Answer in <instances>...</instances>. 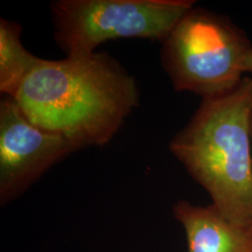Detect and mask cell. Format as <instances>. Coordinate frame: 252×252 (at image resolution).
<instances>
[{
	"label": "cell",
	"instance_id": "6da1fadb",
	"mask_svg": "<svg viewBox=\"0 0 252 252\" xmlns=\"http://www.w3.org/2000/svg\"><path fill=\"white\" fill-rule=\"evenodd\" d=\"M13 99L36 126L76 150L108 144L138 106L135 81L108 54L41 59Z\"/></svg>",
	"mask_w": 252,
	"mask_h": 252
},
{
	"label": "cell",
	"instance_id": "7a4b0ae2",
	"mask_svg": "<svg viewBox=\"0 0 252 252\" xmlns=\"http://www.w3.org/2000/svg\"><path fill=\"white\" fill-rule=\"evenodd\" d=\"M252 77L203 99L169 150L234 225L252 229Z\"/></svg>",
	"mask_w": 252,
	"mask_h": 252
},
{
	"label": "cell",
	"instance_id": "3957f363",
	"mask_svg": "<svg viewBox=\"0 0 252 252\" xmlns=\"http://www.w3.org/2000/svg\"><path fill=\"white\" fill-rule=\"evenodd\" d=\"M161 59L174 89L203 99L234 91L252 49L241 28L222 14L195 6L162 40Z\"/></svg>",
	"mask_w": 252,
	"mask_h": 252
},
{
	"label": "cell",
	"instance_id": "277c9868",
	"mask_svg": "<svg viewBox=\"0 0 252 252\" xmlns=\"http://www.w3.org/2000/svg\"><path fill=\"white\" fill-rule=\"evenodd\" d=\"M194 6L191 0H58L51 5L54 38L67 57L88 56L121 37L162 42Z\"/></svg>",
	"mask_w": 252,
	"mask_h": 252
},
{
	"label": "cell",
	"instance_id": "5b68a950",
	"mask_svg": "<svg viewBox=\"0 0 252 252\" xmlns=\"http://www.w3.org/2000/svg\"><path fill=\"white\" fill-rule=\"evenodd\" d=\"M77 150L65 137L32 124L15 99L0 102V205L23 195L55 163Z\"/></svg>",
	"mask_w": 252,
	"mask_h": 252
},
{
	"label": "cell",
	"instance_id": "8992f818",
	"mask_svg": "<svg viewBox=\"0 0 252 252\" xmlns=\"http://www.w3.org/2000/svg\"><path fill=\"white\" fill-rule=\"evenodd\" d=\"M173 213L185 231L188 252H252V229L234 225L212 204L181 200Z\"/></svg>",
	"mask_w": 252,
	"mask_h": 252
},
{
	"label": "cell",
	"instance_id": "52a82bcc",
	"mask_svg": "<svg viewBox=\"0 0 252 252\" xmlns=\"http://www.w3.org/2000/svg\"><path fill=\"white\" fill-rule=\"evenodd\" d=\"M21 32L17 23L0 20V91L12 98L41 60L24 47Z\"/></svg>",
	"mask_w": 252,
	"mask_h": 252
},
{
	"label": "cell",
	"instance_id": "ba28073f",
	"mask_svg": "<svg viewBox=\"0 0 252 252\" xmlns=\"http://www.w3.org/2000/svg\"><path fill=\"white\" fill-rule=\"evenodd\" d=\"M243 68L244 72L252 74V49L249 52V54H247V56L245 58Z\"/></svg>",
	"mask_w": 252,
	"mask_h": 252
},
{
	"label": "cell",
	"instance_id": "9c48e42d",
	"mask_svg": "<svg viewBox=\"0 0 252 252\" xmlns=\"http://www.w3.org/2000/svg\"><path fill=\"white\" fill-rule=\"evenodd\" d=\"M251 134H252V114H251Z\"/></svg>",
	"mask_w": 252,
	"mask_h": 252
}]
</instances>
